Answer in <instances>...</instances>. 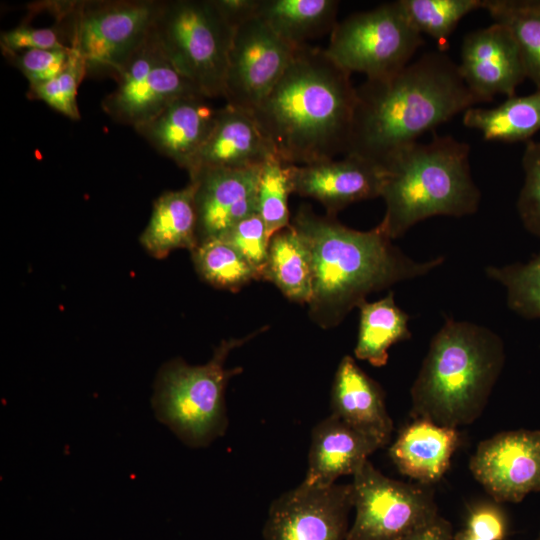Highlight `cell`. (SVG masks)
<instances>
[{
    "mask_svg": "<svg viewBox=\"0 0 540 540\" xmlns=\"http://www.w3.org/2000/svg\"><path fill=\"white\" fill-rule=\"evenodd\" d=\"M469 155L467 143L435 134L386 162L381 193L386 209L380 224L392 240L427 218L463 217L478 210L481 192L472 178Z\"/></svg>",
    "mask_w": 540,
    "mask_h": 540,
    "instance_id": "5",
    "label": "cell"
},
{
    "mask_svg": "<svg viewBox=\"0 0 540 540\" xmlns=\"http://www.w3.org/2000/svg\"><path fill=\"white\" fill-rule=\"evenodd\" d=\"M289 164L277 156L266 161L260 171L257 208L270 238L291 225L288 198L292 194Z\"/></svg>",
    "mask_w": 540,
    "mask_h": 540,
    "instance_id": "32",
    "label": "cell"
},
{
    "mask_svg": "<svg viewBox=\"0 0 540 540\" xmlns=\"http://www.w3.org/2000/svg\"><path fill=\"white\" fill-rule=\"evenodd\" d=\"M221 239L229 243L260 275L268 254L269 238L261 216L254 213L235 224Z\"/></svg>",
    "mask_w": 540,
    "mask_h": 540,
    "instance_id": "36",
    "label": "cell"
},
{
    "mask_svg": "<svg viewBox=\"0 0 540 540\" xmlns=\"http://www.w3.org/2000/svg\"><path fill=\"white\" fill-rule=\"evenodd\" d=\"M358 308L354 355L374 367H382L388 361L389 348L411 338L410 317L396 304L393 291L375 302L365 301Z\"/></svg>",
    "mask_w": 540,
    "mask_h": 540,
    "instance_id": "25",
    "label": "cell"
},
{
    "mask_svg": "<svg viewBox=\"0 0 540 540\" xmlns=\"http://www.w3.org/2000/svg\"><path fill=\"white\" fill-rule=\"evenodd\" d=\"M338 7L336 0H260L257 16L297 48L331 33L337 24Z\"/></svg>",
    "mask_w": 540,
    "mask_h": 540,
    "instance_id": "24",
    "label": "cell"
},
{
    "mask_svg": "<svg viewBox=\"0 0 540 540\" xmlns=\"http://www.w3.org/2000/svg\"><path fill=\"white\" fill-rule=\"evenodd\" d=\"M276 156L253 115L225 104L195 156L188 174L199 169H245L262 166Z\"/></svg>",
    "mask_w": 540,
    "mask_h": 540,
    "instance_id": "19",
    "label": "cell"
},
{
    "mask_svg": "<svg viewBox=\"0 0 540 540\" xmlns=\"http://www.w3.org/2000/svg\"><path fill=\"white\" fill-rule=\"evenodd\" d=\"M260 0H213L226 22L235 30L238 26L257 16Z\"/></svg>",
    "mask_w": 540,
    "mask_h": 540,
    "instance_id": "39",
    "label": "cell"
},
{
    "mask_svg": "<svg viewBox=\"0 0 540 540\" xmlns=\"http://www.w3.org/2000/svg\"><path fill=\"white\" fill-rule=\"evenodd\" d=\"M412 26L432 37L438 50L445 51L449 37L467 14L483 9L484 0H398Z\"/></svg>",
    "mask_w": 540,
    "mask_h": 540,
    "instance_id": "30",
    "label": "cell"
},
{
    "mask_svg": "<svg viewBox=\"0 0 540 540\" xmlns=\"http://www.w3.org/2000/svg\"><path fill=\"white\" fill-rule=\"evenodd\" d=\"M289 172L292 192L318 201L330 216L355 202L381 197L386 177L384 167L353 155L289 165Z\"/></svg>",
    "mask_w": 540,
    "mask_h": 540,
    "instance_id": "17",
    "label": "cell"
},
{
    "mask_svg": "<svg viewBox=\"0 0 540 540\" xmlns=\"http://www.w3.org/2000/svg\"><path fill=\"white\" fill-rule=\"evenodd\" d=\"M383 445L331 414L312 430L304 483L329 486L345 475H354Z\"/></svg>",
    "mask_w": 540,
    "mask_h": 540,
    "instance_id": "20",
    "label": "cell"
},
{
    "mask_svg": "<svg viewBox=\"0 0 540 540\" xmlns=\"http://www.w3.org/2000/svg\"><path fill=\"white\" fill-rule=\"evenodd\" d=\"M424 42L395 1L337 22L324 51L350 74L379 79L407 66Z\"/></svg>",
    "mask_w": 540,
    "mask_h": 540,
    "instance_id": "8",
    "label": "cell"
},
{
    "mask_svg": "<svg viewBox=\"0 0 540 540\" xmlns=\"http://www.w3.org/2000/svg\"><path fill=\"white\" fill-rule=\"evenodd\" d=\"M233 33L213 0H162L152 28L175 69L209 99L224 97Z\"/></svg>",
    "mask_w": 540,
    "mask_h": 540,
    "instance_id": "7",
    "label": "cell"
},
{
    "mask_svg": "<svg viewBox=\"0 0 540 540\" xmlns=\"http://www.w3.org/2000/svg\"><path fill=\"white\" fill-rule=\"evenodd\" d=\"M469 468L495 502H521L540 491V430L504 431L483 440Z\"/></svg>",
    "mask_w": 540,
    "mask_h": 540,
    "instance_id": "14",
    "label": "cell"
},
{
    "mask_svg": "<svg viewBox=\"0 0 540 540\" xmlns=\"http://www.w3.org/2000/svg\"><path fill=\"white\" fill-rule=\"evenodd\" d=\"M483 9L512 34L526 77L540 90V0H484Z\"/></svg>",
    "mask_w": 540,
    "mask_h": 540,
    "instance_id": "28",
    "label": "cell"
},
{
    "mask_svg": "<svg viewBox=\"0 0 540 540\" xmlns=\"http://www.w3.org/2000/svg\"><path fill=\"white\" fill-rule=\"evenodd\" d=\"M291 225L308 250L312 269L309 318L320 328L338 326L373 292L424 276L445 261L443 256L417 261L407 256L379 223L359 231L336 216H321L308 204L297 209Z\"/></svg>",
    "mask_w": 540,
    "mask_h": 540,
    "instance_id": "1",
    "label": "cell"
},
{
    "mask_svg": "<svg viewBox=\"0 0 540 540\" xmlns=\"http://www.w3.org/2000/svg\"><path fill=\"white\" fill-rule=\"evenodd\" d=\"M350 75L324 49L296 48L252 113L280 160L307 165L346 154L357 99Z\"/></svg>",
    "mask_w": 540,
    "mask_h": 540,
    "instance_id": "3",
    "label": "cell"
},
{
    "mask_svg": "<svg viewBox=\"0 0 540 540\" xmlns=\"http://www.w3.org/2000/svg\"><path fill=\"white\" fill-rule=\"evenodd\" d=\"M331 410V414L377 439L383 447L389 443L393 421L386 409L384 391L349 355L341 359L334 375Z\"/></svg>",
    "mask_w": 540,
    "mask_h": 540,
    "instance_id": "21",
    "label": "cell"
},
{
    "mask_svg": "<svg viewBox=\"0 0 540 540\" xmlns=\"http://www.w3.org/2000/svg\"><path fill=\"white\" fill-rule=\"evenodd\" d=\"M504 363V342L497 333L446 318L411 387V416L453 428L473 423L485 409Z\"/></svg>",
    "mask_w": 540,
    "mask_h": 540,
    "instance_id": "4",
    "label": "cell"
},
{
    "mask_svg": "<svg viewBox=\"0 0 540 540\" xmlns=\"http://www.w3.org/2000/svg\"><path fill=\"white\" fill-rule=\"evenodd\" d=\"M267 328L222 340L206 364L193 366L177 358L163 365L152 397L157 419L190 447L206 446L221 436L227 426L225 389L242 372L241 367L226 369V359L232 350Z\"/></svg>",
    "mask_w": 540,
    "mask_h": 540,
    "instance_id": "6",
    "label": "cell"
},
{
    "mask_svg": "<svg viewBox=\"0 0 540 540\" xmlns=\"http://www.w3.org/2000/svg\"><path fill=\"white\" fill-rule=\"evenodd\" d=\"M485 272L505 288L510 310L526 319H540V251L527 262L488 266Z\"/></svg>",
    "mask_w": 540,
    "mask_h": 540,
    "instance_id": "31",
    "label": "cell"
},
{
    "mask_svg": "<svg viewBox=\"0 0 540 540\" xmlns=\"http://www.w3.org/2000/svg\"><path fill=\"white\" fill-rule=\"evenodd\" d=\"M353 508L352 485H308L275 499L263 529L264 540H345Z\"/></svg>",
    "mask_w": 540,
    "mask_h": 540,
    "instance_id": "13",
    "label": "cell"
},
{
    "mask_svg": "<svg viewBox=\"0 0 540 540\" xmlns=\"http://www.w3.org/2000/svg\"><path fill=\"white\" fill-rule=\"evenodd\" d=\"M261 279L271 282L289 301L309 303L312 294L310 256L292 225L270 238Z\"/></svg>",
    "mask_w": 540,
    "mask_h": 540,
    "instance_id": "26",
    "label": "cell"
},
{
    "mask_svg": "<svg viewBox=\"0 0 540 540\" xmlns=\"http://www.w3.org/2000/svg\"><path fill=\"white\" fill-rule=\"evenodd\" d=\"M75 1H67L63 13L49 26L21 23L1 33L3 54L31 49H72Z\"/></svg>",
    "mask_w": 540,
    "mask_h": 540,
    "instance_id": "33",
    "label": "cell"
},
{
    "mask_svg": "<svg viewBox=\"0 0 540 540\" xmlns=\"http://www.w3.org/2000/svg\"><path fill=\"white\" fill-rule=\"evenodd\" d=\"M459 442L457 428L417 418L399 433L389 456L401 474L431 485L448 470Z\"/></svg>",
    "mask_w": 540,
    "mask_h": 540,
    "instance_id": "22",
    "label": "cell"
},
{
    "mask_svg": "<svg viewBox=\"0 0 540 540\" xmlns=\"http://www.w3.org/2000/svg\"><path fill=\"white\" fill-rule=\"evenodd\" d=\"M453 536L450 522L438 515L401 540H453Z\"/></svg>",
    "mask_w": 540,
    "mask_h": 540,
    "instance_id": "40",
    "label": "cell"
},
{
    "mask_svg": "<svg viewBox=\"0 0 540 540\" xmlns=\"http://www.w3.org/2000/svg\"><path fill=\"white\" fill-rule=\"evenodd\" d=\"M463 529L481 539L505 540L508 523L504 511L497 502H483L469 509Z\"/></svg>",
    "mask_w": 540,
    "mask_h": 540,
    "instance_id": "38",
    "label": "cell"
},
{
    "mask_svg": "<svg viewBox=\"0 0 540 540\" xmlns=\"http://www.w3.org/2000/svg\"><path fill=\"white\" fill-rule=\"evenodd\" d=\"M453 540H485V539L478 538L462 528L460 531L454 534Z\"/></svg>",
    "mask_w": 540,
    "mask_h": 540,
    "instance_id": "41",
    "label": "cell"
},
{
    "mask_svg": "<svg viewBox=\"0 0 540 540\" xmlns=\"http://www.w3.org/2000/svg\"><path fill=\"white\" fill-rule=\"evenodd\" d=\"M348 149L382 167L404 147L477 101L444 51H430L400 71L356 88Z\"/></svg>",
    "mask_w": 540,
    "mask_h": 540,
    "instance_id": "2",
    "label": "cell"
},
{
    "mask_svg": "<svg viewBox=\"0 0 540 540\" xmlns=\"http://www.w3.org/2000/svg\"><path fill=\"white\" fill-rule=\"evenodd\" d=\"M191 256L198 275L215 288L238 292L260 279L256 269L221 238L199 243Z\"/></svg>",
    "mask_w": 540,
    "mask_h": 540,
    "instance_id": "29",
    "label": "cell"
},
{
    "mask_svg": "<svg viewBox=\"0 0 540 540\" xmlns=\"http://www.w3.org/2000/svg\"><path fill=\"white\" fill-rule=\"evenodd\" d=\"M462 121L481 132L486 141L528 142L540 130V90L508 97L493 108L471 107L463 113Z\"/></svg>",
    "mask_w": 540,
    "mask_h": 540,
    "instance_id": "27",
    "label": "cell"
},
{
    "mask_svg": "<svg viewBox=\"0 0 540 540\" xmlns=\"http://www.w3.org/2000/svg\"><path fill=\"white\" fill-rule=\"evenodd\" d=\"M72 49H31L4 54L26 77L29 86L45 83L59 75L68 65Z\"/></svg>",
    "mask_w": 540,
    "mask_h": 540,
    "instance_id": "37",
    "label": "cell"
},
{
    "mask_svg": "<svg viewBox=\"0 0 540 540\" xmlns=\"http://www.w3.org/2000/svg\"><path fill=\"white\" fill-rule=\"evenodd\" d=\"M524 182L516 207L524 228L540 239V141L526 142L521 160Z\"/></svg>",
    "mask_w": 540,
    "mask_h": 540,
    "instance_id": "35",
    "label": "cell"
},
{
    "mask_svg": "<svg viewBox=\"0 0 540 540\" xmlns=\"http://www.w3.org/2000/svg\"><path fill=\"white\" fill-rule=\"evenodd\" d=\"M458 70L477 103L489 102L499 94L512 97L527 78L514 37L494 22L464 37Z\"/></svg>",
    "mask_w": 540,
    "mask_h": 540,
    "instance_id": "15",
    "label": "cell"
},
{
    "mask_svg": "<svg viewBox=\"0 0 540 540\" xmlns=\"http://www.w3.org/2000/svg\"><path fill=\"white\" fill-rule=\"evenodd\" d=\"M116 88L102 101L115 122L134 129L148 122L175 100L200 94L168 60L152 31L121 68Z\"/></svg>",
    "mask_w": 540,
    "mask_h": 540,
    "instance_id": "11",
    "label": "cell"
},
{
    "mask_svg": "<svg viewBox=\"0 0 540 540\" xmlns=\"http://www.w3.org/2000/svg\"><path fill=\"white\" fill-rule=\"evenodd\" d=\"M86 74L85 64L73 49L66 68L55 78L35 86H29L31 98L44 101L66 117L78 120L80 112L77 104V89Z\"/></svg>",
    "mask_w": 540,
    "mask_h": 540,
    "instance_id": "34",
    "label": "cell"
},
{
    "mask_svg": "<svg viewBox=\"0 0 540 540\" xmlns=\"http://www.w3.org/2000/svg\"><path fill=\"white\" fill-rule=\"evenodd\" d=\"M535 540H540V530Z\"/></svg>",
    "mask_w": 540,
    "mask_h": 540,
    "instance_id": "42",
    "label": "cell"
},
{
    "mask_svg": "<svg viewBox=\"0 0 540 540\" xmlns=\"http://www.w3.org/2000/svg\"><path fill=\"white\" fill-rule=\"evenodd\" d=\"M261 167L199 169L189 174L195 189L198 244L222 238L239 221L258 213Z\"/></svg>",
    "mask_w": 540,
    "mask_h": 540,
    "instance_id": "16",
    "label": "cell"
},
{
    "mask_svg": "<svg viewBox=\"0 0 540 540\" xmlns=\"http://www.w3.org/2000/svg\"><path fill=\"white\" fill-rule=\"evenodd\" d=\"M161 1H76L72 48L86 74L115 78L149 37Z\"/></svg>",
    "mask_w": 540,
    "mask_h": 540,
    "instance_id": "9",
    "label": "cell"
},
{
    "mask_svg": "<svg viewBox=\"0 0 540 540\" xmlns=\"http://www.w3.org/2000/svg\"><path fill=\"white\" fill-rule=\"evenodd\" d=\"M218 109L203 95L185 96L135 131L160 154L188 171L214 127Z\"/></svg>",
    "mask_w": 540,
    "mask_h": 540,
    "instance_id": "18",
    "label": "cell"
},
{
    "mask_svg": "<svg viewBox=\"0 0 540 540\" xmlns=\"http://www.w3.org/2000/svg\"><path fill=\"white\" fill-rule=\"evenodd\" d=\"M194 185L162 193L153 203L140 243L155 258L177 249L190 252L198 245Z\"/></svg>",
    "mask_w": 540,
    "mask_h": 540,
    "instance_id": "23",
    "label": "cell"
},
{
    "mask_svg": "<svg viewBox=\"0 0 540 540\" xmlns=\"http://www.w3.org/2000/svg\"><path fill=\"white\" fill-rule=\"evenodd\" d=\"M295 50L258 16L238 26L228 55L226 104L252 114L280 80Z\"/></svg>",
    "mask_w": 540,
    "mask_h": 540,
    "instance_id": "12",
    "label": "cell"
},
{
    "mask_svg": "<svg viewBox=\"0 0 540 540\" xmlns=\"http://www.w3.org/2000/svg\"><path fill=\"white\" fill-rule=\"evenodd\" d=\"M351 485L355 518L345 540H401L439 515L430 485L389 478L369 460Z\"/></svg>",
    "mask_w": 540,
    "mask_h": 540,
    "instance_id": "10",
    "label": "cell"
}]
</instances>
